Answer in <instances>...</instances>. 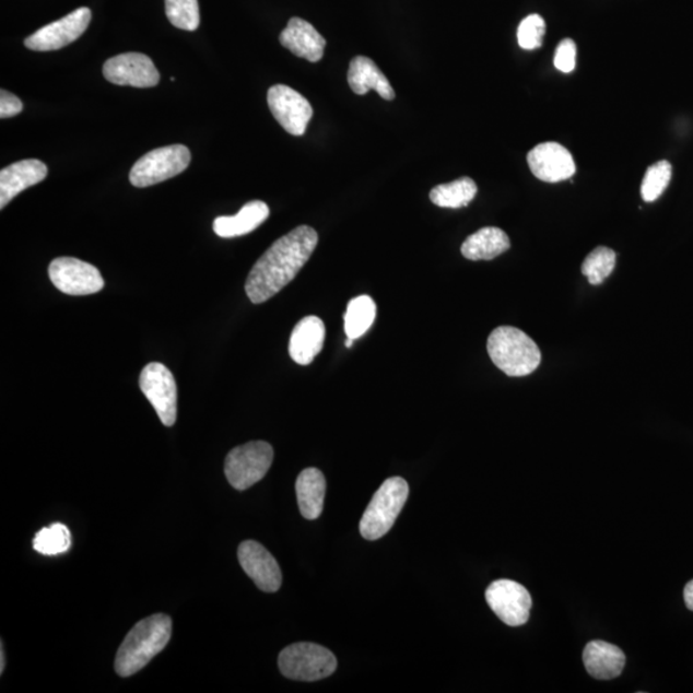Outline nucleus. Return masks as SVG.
<instances>
[{
	"instance_id": "7",
	"label": "nucleus",
	"mask_w": 693,
	"mask_h": 693,
	"mask_svg": "<svg viewBox=\"0 0 693 693\" xmlns=\"http://www.w3.org/2000/svg\"><path fill=\"white\" fill-rule=\"evenodd\" d=\"M274 460V449L263 441L232 449L225 460V475L235 490L246 491L268 474Z\"/></svg>"
},
{
	"instance_id": "8",
	"label": "nucleus",
	"mask_w": 693,
	"mask_h": 693,
	"mask_svg": "<svg viewBox=\"0 0 693 693\" xmlns=\"http://www.w3.org/2000/svg\"><path fill=\"white\" fill-rule=\"evenodd\" d=\"M139 385L162 424L173 426L178 416V387L173 373L165 365L151 363L140 374Z\"/></svg>"
},
{
	"instance_id": "33",
	"label": "nucleus",
	"mask_w": 693,
	"mask_h": 693,
	"mask_svg": "<svg viewBox=\"0 0 693 693\" xmlns=\"http://www.w3.org/2000/svg\"><path fill=\"white\" fill-rule=\"evenodd\" d=\"M684 602L691 611H693V579L684 587Z\"/></svg>"
},
{
	"instance_id": "31",
	"label": "nucleus",
	"mask_w": 693,
	"mask_h": 693,
	"mask_svg": "<svg viewBox=\"0 0 693 693\" xmlns=\"http://www.w3.org/2000/svg\"><path fill=\"white\" fill-rule=\"evenodd\" d=\"M555 68L559 71L569 73L575 69L577 63V46L572 39H564L559 44L555 58Z\"/></svg>"
},
{
	"instance_id": "2",
	"label": "nucleus",
	"mask_w": 693,
	"mask_h": 693,
	"mask_svg": "<svg viewBox=\"0 0 693 693\" xmlns=\"http://www.w3.org/2000/svg\"><path fill=\"white\" fill-rule=\"evenodd\" d=\"M173 622L165 614H154L143 619L125 637L116 655V673L121 677L134 676L158 655L169 643Z\"/></svg>"
},
{
	"instance_id": "3",
	"label": "nucleus",
	"mask_w": 693,
	"mask_h": 693,
	"mask_svg": "<svg viewBox=\"0 0 693 693\" xmlns=\"http://www.w3.org/2000/svg\"><path fill=\"white\" fill-rule=\"evenodd\" d=\"M486 351L508 377H527L540 366L542 355L532 338L514 327H498L486 342Z\"/></svg>"
},
{
	"instance_id": "26",
	"label": "nucleus",
	"mask_w": 693,
	"mask_h": 693,
	"mask_svg": "<svg viewBox=\"0 0 693 693\" xmlns=\"http://www.w3.org/2000/svg\"><path fill=\"white\" fill-rule=\"evenodd\" d=\"M71 548V533L68 527L56 522L49 528H43L34 538V549L39 554L55 556L68 552Z\"/></svg>"
},
{
	"instance_id": "4",
	"label": "nucleus",
	"mask_w": 693,
	"mask_h": 693,
	"mask_svg": "<svg viewBox=\"0 0 693 693\" xmlns=\"http://www.w3.org/2000/svg\"><path fill=\"white\" fill-rule=\"evenodd\" d=\"M409 484L401 477L387 479L375 492L360 522V533L367 541H377L392 529L409 498Z\"/></svg>"
},
{
	"instance_id": "28",
	"label": "nucleus",
	"mask_w": 693,
	"mask_h": 693,
	"mask_svg": "<svg viewBox=\"0 0 693 693\" xmlns=\"http://www.w3.org/2000/svg\"><path fill=\"white\" fill-rule=\"evenodd\" d=\"M166 16L180 31L195 32L201 24L198 0H165Z\"/></svg>"
},
{
	"instance_id": "1",
	"label": "nucleus",
	"mask_w": 693,
	"mask_h": 693,
	"mask_svg": "<svg viewBox=\"0 0 693 693\" xmlns=\"http://www.w3.org/2000/svg\"><path fill=\"white\" fill-rule=\"evenodd\" d=\"M319 242L315 228L301 225L278 239L250 270L246 293L255 305L263 304L297 277Z\"/></svg>"
},
{
	"instance_id": "16",
	"label": "nucleus",
	"mask_w": 693,
	"mask_h": 693,
	"mask_svg": "<svg viewBox=\"0 0 693 693\" xmlns=\"http://www.w3.org/2000/svg\"><path fill=\"white\" fill-rule=\"evenodd\" d=\"M48 167L39 160H22L0 172V209H4L21 191L42 183Z\"/></svg>"
},
{
	"instance_id": "35",
	"label": "nucleus",
	"mask_w": 693,
	"mask_h": 693,
	"mask_svg": "<svg viewBox=\"0 0 693 693\" xmlns=\"http://www.w3.org/2000/svg\"><path fill=\"white\" fill-rule=\"evenodd\" d=\"M352 343H353V339H351V338H346V342H345V346H346V349H351Z\"/></svg>"
},
{
	"instance_id": "10",
	"label": "nucleus",
	"mask_w": 693,
	"mask_h": 693,
	"mask_svg": "<svg viewBox=\"0 0 693 693\" xmlns=\"http://www.w3.org/2000/svg\"><path fill=\"white\" fill-rule=\"evenodd\" d=\"M485 600L493 613L510 626H520L528 622L532 597L518 582L500 579L486 588Z\"/></svg>"
},
{
	"instance_id": "12",
	"label": "nucleus",
	"mask_w": 693,
	"mask_h": 693,
	"mask_svg": "<svg viewBox=\"0 0 693 693\" xmlns=\"http://www.w3.org/2000/svg\"><path fill=\"white\" fill-rule=\"evenodd\" d=\"M268 103L280 127L294 137L305 134L314 109L304 95L290 86L274 85L268 92Z\"/></svg>"
},
{
	"instance_id": "23",
	"label": "nucleus",
	"mask_w": 693,
	"mask_h": 693,
	"mask_svg": "<svg viewBox=\"0 0 693 693\" xmlns=\"http://www.w3.org/2000/svg\"><path fill=\"white\" fill-rule=\"evenodd\" d=\"M512 243L498 227H483L462 243L461 254L470 261H490L506 252Z\"/></svg>"
},
{
	"instance_id": "32",
	"label": "nucleus",
	"mask_w": 693,
	"mask_h": 693,
	"mask_svg": "<svg viewBox=\"0 0 693 693\" xmlns=\"http://www.w3.org/2000/svg\"><path fill=\"white\" fill-rule=\"evenodd\" d=\"M24 109V105L16 95L2 90L0 92V119H10L17 116Z\"/></svg>"
},
{
	"instance_id": "30",
	"label": "nucleus",
	"mask_w": 693,
	"mask_h": 693,
	"mask_svg": "<svg viewBox=\"0 0 693 693\" xmlns=\"http://www.w3.org/2000/svg\"><path fill=\"white\" fill-rule=\"evenodd\" d=\"M545 34V22L540 14H529L520 22L518 28L519 46L526 50L538 49L542 46Z\"/></svg>"
},
{
	"instance_id": "6",
	"label": "nucleus",
	"mask_w": 693,
	"mask_h": 693,
	"mask_svg": "<svg viewBox=\"0 0 693 693\" xmlns=\"http://www.w3.org/2000/svg\"><path fill=\"white\" fill-rule=\"evenodd\" d=\"M191 154L186 145L174 144L153 150L136 162L130 183L137 188L156 186L186 172Z\"/></svg>"
},
{
	"instance_id": "11",
	"label": "nucleus",
	"mask_w": 693,
	"mask_h": 693,
	"mask_svg": "<svg viewBox=\"0 0 693 693\" xmlns=\"http://www.w3.org/2000/svg\"><path fill=\"white\" fill-rule=\"evenodd\" d=\"M92 21V11L81 7L68 16L51 22L25 39V46L36 51H50L68 47L86 32Z\"/></svg>"
},
{
	"instance_id": "25",
	"label": "nucleus",
	"mask_w": 693,
	"mask_h": 693,
	"mask_svg": "<svg viewBox=\"0 0 693 693\" xmlns=\"http://www.w3.org/2000/svg\"><path fill=\"white\" fill-rule=\"evenodd\" d=\"M478 187L473 179L461 178L433 188L431 201L442 209H461L473 201Z\"/></svg>"
},
{
	"instance_id": "29",
	"label": "nucleus",
	"mask_w": 693,
	"mask_h": 693,
	"mask_svg": "<svg viewBox=\"0 0 693 693\" xmlns=\"http://www.w3.org/2000/svg\"><path fill=\"white\" fill-rule=\"evenodd\" d=\"M670 179H672V165L668 161H659L648 167L643 186H641V196H643L644 201H656L668 188Z\"/></svg>"
},
{
	"instance_id": "22",
	"label": "nucleus",
	"mask_w": 693,
	"mask_h": 693,
	"mask_svg": "<svg viewBox=\"0 0 693 693\" xmlns=\"http://www.w3.org/2000/svg\"><path fill=\"white\" fill-rule=\"evenodd\" d=\"M296 492L302 516L307 520L319 518L324 510L327 481L319 469L308 468L297 478Z\"/></svg>"
},
{
	"instance_id": "15",
	"label": "nucleus",
	"mask_w": 693,
	"mask_h": 693,
	"mask_svg": "<svg viewBox=\"0 0 693 693\" xmlns=\"http://www.w3.org/2000/svg\"><path fill=\"white\" fill-rule=\"evenodd\" d=\"M530 172L537 179L559 183L571 179L577 172L572 153L562 144L549 142L535 146L528 153Z\"/></svg>"
},
{
	"instance_id": "20",
	"label": "nucleus",
	"mask_w": 693,
	"mask_h": 693,
	"mask_svg": "<svg viewBox=\"0 0 693 693\" xmlns=\"http://www.w3.org/2000/svg\"><path fill=\"white\" fill-rule=\"evenodd\" d=\"M584 662L596 680L608 681L622 674L625 655L618 646L597 639L585 647Z\"/></svg>"
},
{
	"instance_id": "21",
	"label": "nucleus",
	"mask_w": 693,
	"mask_h": 693,
	"mask_svg": "<svg viewBox=\"0 0 693 693\" xmlns=\"http://www.w3.org/2000/svg\"><path fill=\"white\" fill-rule=\"evenodd\" d=\"M270 215L269 205L252 201L243 205L235 216H220L213 221V232L221 238H235L256 231Z\"/></svg>"
},
{
	"instance_id": "9",
	"label": "nucleus",
	"mask_w": 693,
	"mask_h": 693,
	"mask_svg": "<svg viewBox=\"0 0 693 693\" xmlns=\"http://www.w3.org/2000/svg\"><path fill=\"white\" fill-rule=\"evenodd\" d=\"M50 282L69 296H90L105 286L101 272L93 265L73 257H58L49 265Z\"/></svg>"
},
{
	"instance_id": "17",
	"label": "nucleus",
	"mask_w": 693,
	"mask_h": 693,
	"mask_svg": "<svg viewBox=\"0 0 693 693\" xmlns=\"http://www.w3.org/2000/svg\"><path fill=\"white\" fill-rule=\"evenodd\" d=\"M280 44L294 56L305 58L308 62H319L327 47L324 36L299 17H293L280 34Z\"/></svg>"
},
{
	"instance_id": "14",
	"label": "nucleus",
	"mask_w": 693,
	"mask_h": 693,
	"mask_svg": "<svg viewBox=\"0 0 693 693\" xmlns=\"http://www.w3.org/2000/svg\"><path fill=\"white\" fill-rule=\"evenodd\" d=\"M239 563L250 579L263 592H277L282 586L283 575L274 556L256 541L240 543Z\"/></svg>"
},
{
	"instance_id": "18",
	"label": "nucleus",
	"mask_w": 693,
	"mask_h": 693,
	"mask_svg": "<svg viewBox=\"0 0 693 693\" xmlns=\"http://www.w3.org/2000/svg\"><path fill=\"white\" fill-rule=\"evenodd\" d=\"M326 326L320 317L306 316L294 327L290 341V355L294 363L306 366L313 363L326 342Z\"/></svg>"
},
{
	"instance_id": "34",
	"label": "nucleus",
	"mask_w": 693,
	"mask_h": 693,
	"mask_svg": "<svg viewBox=\"0 0 693 693\" xmlns=\"http://www.w3.org/2000/svg\"><path fill=\"white\" fill-rule=\"evenodd\" d=\"M0 660H2V663H0V673L3 674L4 672V668H5V656H4V648H3V644H2V650H0Z\"/></svg>"
},
{
	"instance_id": "5",
	"label": "nucleus",
	"mask_w": 693,
	"mask_h": 693,
	"mask_svg": "<svg viewBox=\"0 0 693 693\" xmlns=\"http://www.w3.org/2000/svg\"><path fill=\"white\" fill-rule=\"evenodd\" d=\"M280 672L290 680L315 682L336 672L333 653L320 645L301 643L287 646L279 655Z\"/></svg>"
},
{
	"instance_id": "24",
	"label": "nucleus",
	"mask_w": 693,
	"mask_h": 693,
	"mask_svg": "<svg viewBox=\"0 0 693 693\" xmlns=\"http://www.w3.org/2000/svg\"><path fill=\"white\" fill-rule=\"evenodd\" d=\"M377 317V305L371 296H359L350 301L344 314L346 338L356 339L367 333Z\"/></svg>"
},
{
	"instance_id": "27",
	"label": "nucleus",
	"mask_w": 693,
	"mask_h": 693,
	"mask_svg": "<svg viewBox=\"0 0 693 693\" xmlns=\"http://www.w3.org/2000/svg\"><path fill=\"white\" fill-rule=\"evenodd\" d=\"M616 254L608 247H599L589 254L582 265V272L588 279L589 284L599 285L614 271Z\"/></svg>"
},
{
	"instance_id": "13",
	"label": "nucleus",
	"mask_w": 693,
	"mask_h": 693,
	"mask_svg": "<svg viewBox=\"0 0 693 693\" xmlns=\"http://www.w3.org/2000/svg\"><path fill=\"white\" fill-rule=\"evenodd\" d=\"M103 77L120 86L153 87L160 83V72L149 56L124 54L109 58L103 66Z\"/></svg>"
},
{
	"instance_id": "19",
	"label": "nucleus",
	"mask_w": 693,
	"mask_h": 693,
	"mask_svg": "<svg viewBox=\"0 0 693 693\" xmlns=\"http://www.w3.org/2000/svg\"><path fill=\"white\" fill-rule=\"evenodd\" d=\"M346 80L352 92L359 95L375 91L386 101H394L396 97L389 80L371 58L364 56L353 58Z\"/></svg>"
}]
</instances>
